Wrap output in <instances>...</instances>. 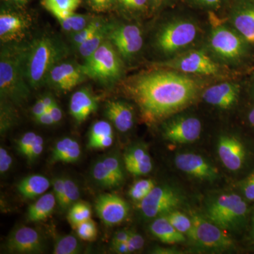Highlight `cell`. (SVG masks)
Segmentation results:
<instances>
[{
    "instance_id": "cell-1",
    "label": "cell",
    "mask_w": 254,
    "mask_h": 254,
    "mask_svg": "<svg viewBox=\"0 0 254 254\" xmlns=\"http://www.w3.org/2000/svg\"><path fill=\"white\" fill-rule=\"evenodd\" d=\"M127 90L139 107L145 123L155 124L190 105L198 94L193 78L171 71H155L128 81Z\"/></svg>"
},
{
    "instance_id": "cell-2",
    "label": "cell",
    "mask_w": 254,
    "mask_h": 254,
    "mask_svg": "<svg viewBox=\"0 0 254 254\" xmlns=\"http://www.w3.org/2000/svg\"><path fill=\"white\" fill-rule=\"evenodd\" d=\"M26 50V47H4L0 57L1 100L18 106L26 103L31 93L25 72Z\"/></svg>"
},
{
    "instance_id": "cell-3",
    "label": "cell",
    "mask_w": 254,
    "mask_h": 254,
    "mask_svg": "<svg viewBox=\"0 0 254 254\" xmlns=\"http://www.w3.org/2000/svg\"><path fill=\"white\" fill-rule=\"evenodd\" d=\"M68 55L64 43L50 36L36 38L26 47L25 55V72L31 88H39L46 83L52 68L61 63Z\"/></svg>"
},
{
    "instance_id": "cell-4",
    "label": "cell",
    "mask_w": 254,
    "mask_h": 254,
    "mask_svg": "<svg viewBox=\"0 0 254 254\" xmlns=\"http://www.w3.org/2000/svg\"><path fill=\"white\" fill-rule=\"evenodd\" d=\"M88 77L103 83L116 81L123 73V63L120 54L110 42L104 41L81 66Z\"/></svg>"
},
{
    "instance_id": "cell-5",
    "label": "cell",
    "mask_w": 254,
    "mask_h": 254,
    "mask_svg": "<svg viewBox=\"0 0 254 254\" xmlns=\"http://www.w3.org/2000/svg\"><path fill=\"white\" fill-rule=\"evenodd\" d=\"M198 26L193 21L185 18L173 20L160 28L155 44L165 55H173L194 43L198 37Z\"/></svg>"
},
{
    "instance_id": "cell-6",
    "label": "cell",
    "mask_w": 254,
    "mask_h": 254,
    "mask_svg": "<svg viewBox=\"0 0 254 254\" xmlns=\"http://www.w3.org/2000/svg\"><path fill=\"white\" fill-rule=\"evenodd\" d=\"M247 213V203L235 193L220 195L212 201L207 209L208 220L222 230L236 228L245 220Z\"/></svg>"
},
{
    "instance_id": "cell-7",
    "label": "cell",
    "mask_w": 254,
    "mask_h": 254,
    "mask_svg": "<svg viewBox=\"0 0 254 254\" xmlns=\"http://www.w3.org/2000/svg\"><path fill=\"white\" fill-rule=\"evenodd\" d=\"M191 220L192 228L187 235L196 245L213 250H226L233 247L232 239L210 220L193 215Z\"/></svg>"
},
{
    "instance_id": "cell-8",
    "label": "cell",
    "mask_w": 254,
    "mask_h": 254,
    "mask_svg": "<svg viewBox=\"0 0 254 254\" xmlns=\"http://www.w3.org/2000/svg\"><path fill=\"white\" fill-rule=\"evenodd\" d=\"M245 42L238 32L223 26L213 28L209 39L214 54L226 62L237 61L245 55Z\"/></svg>"
},
{
    "instance_id": "cell-9",
    "label": "cell",
    "mask_w": 254,
    "mask_h": 254,
    "mask_svg": "<svg viewBox=\"0 0 254 254\" xmlns=\"http://www.w3.org/2000/svg\"><path fill=\"white\" fill-rule=\"evenodd\" d=\"M180 194L171 187H155L139 202L138 207L145 219H155L173 211L181 203Z\"/></svg>"
},
{
    "instance_id": "cell-10",
    "label": "cell",
    "mask_w": 254,
    "mask_h": 254,
    "mask_svg": "<svg viewBox=\"0 0 254 254\" xmlns=\"http://www.w3.org/2000/svg\"><path fill=\"white\" fill-rule=\"evenodd\" d=\"M124 166L125 164L118 153L109 152L93 164L91 169L92 180L101 188H117L125 182Z\"/></svg>"
},
{
    "instance_id": "cell-11",
    "label": "cell",
    "mask_w": 254,
    "mask_h": 254,
    "mask_svg": "<svg viewBox=\"0 0 254 254\" xmlns=\"http://www.w3.org/2000/svg\"><path fill=\"white\" fill-rule=\"evenodd\" d=\"M107 38L125 59L134 57L143 47L141 29L135 25L112 26Z\"/></svg>"
},
{
    "instance_id": "cell-12",
    "label": "cell",
    "mask_w": 254,
    "mask_h": 254,
    "mask_svg": "<svg viewBox=\"0 0 254 254\" xmlns=\"http://www.w3.org/2000/svg\"><path fill=\"white\" fill-rule=\"evenodd\" d=\"M163 65L182 73L213 76L220 72V67L203 52L190 51L167 62Z\"/></svg>"
},
{
    "instance_id": "cell-13",
    "label": "cell",
    "mask_w": 254,
    "mask_h": 254,
    "mask_svg": "<svg viewBox=\"0 0 254 254\" xmlns=\"http://www.w3.org/2000/svg\"><path fill=\"white\" fill-rule=\"evenodd\" d=\"M201 123L193 117H180L164 125L163 135L165 139L173 143H190L200 138Z\"/></svg>"
},
{
    "instance_id": "cell-14",
    "label": "cell",
    "mask_w": 254,
    "mask_h": 254,
    "mask_svg": "<svg viewBox=\"0 0 254 254\" xmlns=\"http://www.w3.org/2000/svg\"><path fill=\"white\" fill-rule=\"evenodd\" d=\"M97 215L105 225L114 226L123 222L129 213L126 200L113 193H102L95 202Z\"/></svg>"
},
{
    "instance_id": "cell-15",
    "label": "cell",
    "mask_w": 254,
    "mask_h": 254,
    "mask_svg": "<svg viewBox=\"0 0 254 254\" xmlns=\"http://www.w3.org/2000/svg\"><path fill=\"white\" fill-rule=\"evenodd\" d=\"M8 252L16 254H41L46 250L44 240L32 227L21 226L10 234L6 242Z\"/></svg>"
},
{
    "instance_id": "cell-16",
    "label": "cell",
    "mask_w": 254,
    "mask_h": 254,
    "mask_svg": "<svg viewBox=\"0 0 254 254\" xmlns=\"http://www.w3.org/2000/svg\"><path fill=\"white\" fill-rule=\"evenodd\" d=\"M86 76L80 65L61 62L52 68L46 82L58 91L67 92L83 82Z\"/></svg>"
},
{
    "instance_id": "cell-17",
    "label": "cell",
    "mask_w": 254,
    "mask_h": 254,
    "mask_svg": "<svg viewBox=\"0 0 254 254\" xmlns=\"http://www.w3.org/2000/svg\"><path fill=\"white\" fill-rule=\"evenodd\" d=\"M31 22L24 15L3 10L0 14V40L4 44L19 43L26 38Z\"/></svg>"
},
{
    "instance_id": "cell-18",
    "label": "cell",
    "mask_w": 254,
    "mask_h": 254,
    "mask_svg": "<svg viewBox=\"0 0 254 254\" xmlns=\"http://www.w3.org/2000/svg\"><path fill=\"white\" fill-rule=\"evenodd\" d=\"M177 168L190 176L206 181H214L218 171L203 157L195 153H180L175 160Z\"/></svg>"
},
{
    "instance_id": "cell-19",
    "label": "cell",
    "mask_w": 254,
    "mask_h": 254,
    "mask_svg": "<svg viewBox=\"0 0 254 254\" xmlns=\"http://www.w3.org/2000/svg\"><path fill=\"white\" fill-rule=\"evenodd\" d=\"M231 21L246 42L254 45V0H239L232 10Z\"/></svg>"
},
{
    "instance_id": "cell-20",
    "label": "cell",
    "mask_w": 254,
    "mask_h": 254,
    "mask_svg": "<svg viewBox=\"0 0 254 254\" xmlns=\"http://www.w3.org/2000/svg\"><path fill=\"white\" fill-rule=\"evenodd\" d=\"M219 158L225 168L237 171L243 166L245 149L240 140L231 136L220 137L218 143Z\"/></svg>"
},
{
    "instance_id": "cell-21",
    "label": "cell",
    "mask_w": 254,
    "mask_h": 254,
    "mask_svg": "<svg viewBox=\"0 0 254 254\" xmlns=\"http://www.w3.org/2000/svg\"><path fill=\"white\" fill-rule=\"evenodd\" d=\"M240 89L231 83H222L207 88L203 93L205 103L226 110L232 108L238 100Z\"/></svg>"
},
{
    "instance_id": "cell-22",
    "label": "cell",
    "mask_w": 254,
    "mask_h": 254,
    "mask_svg": "<svg viewBox=\"0 0 254 254\" xmlns=\"http://www.w3.org/2000/svg\"><path fill=\"white\" fill-rule=\"evenodd\" d=\"M123 161L127 171L136 176L148 175L153 169L151 158L144 145L136 144L127 148Z\"/></svg>"
},
{
    "instance_id": "cell-23",
    "label": "cell",
    "mask_w": 254,
    "mask_h": 254,
    "mask_svg": "<svg viewBox=\"0 0 254 254\" xmlns=\"http://www.w3.org/2000/svg\"><path fill=\"white\" fill-rule=\"evenodd\" d=\"M105 115L120 132L129 131L134 123V114L129 105L120 100L107 103Z\"/></svg>"
},
{
    "instance_id": "cell-24",
    "label": "cell",
    "mask_w": 254,
    "mask_h": 254,
    "mask_svg": "<svg viewBox=\"0 0 254 254\" xmlns=\"http://www.w3.org/2000/svg\"><path fill=\"white\" fill-rule=\"evenodd\" d=\"M98 102L88 88H83L75 92L69 103L71 116L78 123H83L92 113L96 111Z\"/></svg>"
},
{
    "instance_id": "cell-25",
    "label": "cell",
    "mask_w": 254,
    "mask_h": 254,
    "mask_svg": "<svg viewBox=\"0 0 254 254\" xmlns=\"http://www.w3.org/2000/svg\"><path fill=\"white\" fill-rule=\"evenodd\" d=\"M81 150L77 141L64 137L55 143L52 150L50 163H76L81 157Z\"/></svg>"
},
{
    "instance_id": "cell-26",
    "label": "cell",
    "mask_w": 254,
    "mask_h": 254,
    "mask_svg": "<svg viewBox=\"0 0 254 254\" xmlns=\"http://www.w3.org/2000/svg\"><path fill=\"white\" fill-rule=\"evenodd\" d=\"M113 127L109 123L100 120L93 124L88 133V148L105 149L113 145Z\"/></svg>"
},
{
    "instance_id": "cell-27",
    "label": "cell",
    "mask_w": 254,
    "mask_h": 254,
    "mask_svg": "<svg viewBox=\"0 0 254 254\" xmlns=\"http://www.w3.org/2000/svg\"><path fill=\"white\" fill-rule=\"evenodd\" d=\"M51 182L41 175H32L24 177L17 185L18 193L26 199H34L41 196L49 190Z\"/></svg>"
},
{
    "instance_id": "cell-28",
    "label": "cell",
    "mask_w": 254,
    "mask_h": 254,
    "mask_svg": "<svg viewBox=\"0 0 254 254\" xmlns=\"http://www.w3.org/2000/svg\"><path fill=\"white\" fill-rule=\"evenodd\" d=\"M150 230L158 240L168 245L181 243L185 241L184 234L177 230L165 215L155 218L150 225Z\"/></svg>"
},
{
    "instance_id": "cell-29",
    "label": "cell",
    "mask_w": 254,
    "mask_h": 254,
    "mask_svg": "<svg viewBox=\"0 0 254 254\" xmlns=\"http://www.w3.org/2000/svg\"><path fill=\"white\" fill-rule=\"evenodd\" d=\"M58 204L54 192H48L40 196L28 209L27 218L31 222H40L49 218Z\"/></svg>"
},
{
    "instance_id": "cell-30",
    "label": "cell",
    "mask_w": 254,
    "mask_h": 254,
    "mask_svg": "<svg viewBox=\"0 0 254 254\" xmlns=\"http://www.w3.org/2000/svg\"><path fill=\"white\" fill-rule=\"evenodd\" d=\"M111 27L112 26L108 24L103 25L89 39L83 42L77 47L80 55L85 60L93 54L100 45L105 41V38H108V34Z\"/></svg>"
},
{
    "instance_id": "cell-31",
    "label": "cell",
    "mask_w": 254,
    "mask_h": 254,
    "mask_svg": "<svg viewBox=\"0 0 254 254\" xmlns=\"http://www.w3.org/2000/svg\"><path fill=\"white\" fill-rule=\"evenodd\" d=\"M91 205L84 201H77L68 209L67 220L73 228L91 218Z\"/></svg>"
},
{
    "instance_id": "cell-32",
    "label": "cell",
    "mask_w": 254,
    "mask_h": 254,
    "mask_svg": "<svg viewBox=\"0 0 254 254\" xmlns=\"http://www.w3.org/2000/svg\"><path fill=\"white\" fill-rule=\"evenodd\" d=\"M79 237L68 235L60 237L55 242V254H76L82 252V245Z\"/></svg>"
},
{
    "instance_id": "cell-33",
    "label": "cell",
    "mask_w": 254,
    "mask_h": 254,
    "mask_svg": "<svg viewBox=\"0 0 254 254\" xmlns=\"http://www.w3.org/2000/svg\"><path fill=\"white\" fill-rule=\"evenodd\" d=\"M80 198V190L76 182L68 177H64V191L61 203L58 205L62 211H68Z\"/></svg>"
},
{
    "instance_id": "cell-34",
    "label": "cell",
    "mask_w": 254,
    "mask_h": 254,
    "mask_svg": "<svg viewBox=\"0 0 254 254\" xmlns=\"http://www.w3.org/2000/svg\"><path fill=\"white\" fill-rule=\"evenodd\" d=\"M81 0H41V4L51 14L74 12Z\"/></svg>"
},
{
    "instance_id": "cell-35",
    "label": "cell",
    "mask_w": 254,
    "mask_h": 254,
    "mask_svg": "<svg viewBox=\"0 0 254 254\" xmlns=\"http://www.w3.org/2000/svg\"><path fill=\"white\" fill-rule=\"evenodd\" d=\"M155 187L152 180H140L135 182L128 190V195L135 201H141Z\"/></svg>"
},
{
    "instance_id": "cell-36",
    "label": "cell",
    "mask_w": 254,
    "mask_h": 254,
    "mask_svg": "<svg viewBox=\"0 0 254 254\" xmlns=\"http://www.w3.org/2000/svg\"><path fill=\"white\" fill-rule=\"evenodd\" d=\"M165 216L179 232L187 235L190 233L192 228L191 218L177 210L170 212L165 215Z\"/></svg>"
},
{
    "instance_id": "cell-37",
    "label": "cell",
    "mask_w": 254,
    "mask_h": 254,
    "mask_svg": "<svg viewBox=\"0 0 254 254\" xmlns=\"http://www.w3.org/2000/svg\"><path fill=\"white\" fill-rule=\"evenodd\" d=\"M104 24L99 20H93V21H91L86 28H83L81 31L75 33L73 38L74 46L77 48L83 42L89 39Z\"/></svg>"
},
{
    "instance_id": "cell-38",
    "label": "cell",
    "mask_w": 254,
    "mask_h": 254,
    "mask_svg": "<svg viewBox=\"0 0 254 254\" xmlns=\"http://www.w3.org/2000/svg\"><path fill=\"white\" fill-rule=\"evenodd\" d=\"M76 235L79 237L80 240L88 242L94 241L98 235L96 225L91 218L79 224L76 227Z\"/></svg>"
},
{
    "instance_id": "cell-39",
    "label": "cell",
    "mask_w": 254,
    "mask_h": 254,
    "mask_svg": "<svg viewBox=\"0 0 254 254\" xmlns=\"http://www.w3.org/2000/svg\"><path fill=\"white\" fill-rule=\"evenodd\" d=\"M13 104L1 100V133H5L12 127L15 120Z\"/></svg>"
},
{
    "instance_id": "cell-40",
    "label": "cell",
    "mask_w": 254,
    "mask_h": 254,
    "mask_svg": "<svg viewBox=\"0 0 254 254\" xmlns=\"http://www.w3.org/2000/svg\"><path fill=\"white\" fill-rule=\"evenodd\" d=\"M68 24H69L71 31L76 33L81 31L83 28H86L91 21H90L89 17L86 15L75 14L71 13L66 17Z\"/></svg>"
},
{
    "instance_id": "cell-41",
    "label": "cell",
    "mask_w": 254,
    "mask_h": 254,
    "mask_svg": "<svg viewBox=\"0 0 254 254\" xmlns=\"http://www.w3.org/2000/svg\"><path fill=\"white\" fill-rule=\"evenodd\" d=\"M37 136L38 134L33 131L25 133L16 142V147L19 153L26 157Z\"/></svg>"
},
{
    "instance_id": "cell-42",
    "label": "cell",
    "mask_w": 254,
    "mask_h": 254,
    "mask_svg": "<svg viewBox=\"0 0 254 254\" xmlns=\"http://www.w3.org/2000/svg\"><path fill=\"white\" fill-rule=\"evenodd\" d=\"M43 149H44V140H43V137L38 135L36 140L32 144L26 158L29 162L34 161L41 155Z\"/></svg>"
},
{
    "instance_id": "cell-43",
    "label": "cell",
    "mask_w": 254,
    "mask_h": 254,
    "mask_svg": "<svg viewBox=\"0 0 254 254\" xmlns=\"http://www.w3.org/2000/svg\"><path fill=\"white\" fill-rule=\"evenodd\" d=\"M123 7L128 11H143L148 6L149 0H118Z\"/></svg>"
},
{
    "instance_id": "cell-44",
    "label": "cell",
    "mask_w": 254,
    "mask_h": 254,
    "mask_svg": "<svg viewBox=\"0 0 254 254\" xmlns=\"http://www.w3.org/2000/svg\"><path fill=\"white\" fill-rule=\"evenodd\" d=\"M129 253H133L136 251L141 250L144 246V239L139 234L130 231V237L127 241Z\"/></svg>"
},
{
    "instance_id": "cell-45",
    "label": "cell",
    "mask_w": 254,
    "mask_h": 254,
    "mask_svg": "<svg viewBox=\"0 0 254 254\" xmlns=\"http://www.w3.org/2000/svg\"><path fill=\"white\" fill-rule=\"evenodd\" d=\"M13 160L11 155L4 147L0 148V173L1 175L7 173L12 165Z\"/></svg>"
},
{
    "instance_id": "cell-46",
    "label": "cell",
    "mask_w": 254,
    "mask_h": 254,
    "mask_svg": "<svg viewBox=\"0 0 254 254\" xmlns=\"http://www.w3.org/2000/svg\"><path fill=\"white\" fill-rule=\"evenodd\" d=\"M115 0H88L92 10L96 12H105L113 6Z\"/></svg>"
},
{
    "instance_id": "cell-47",
    "label": "cell",
    "mask_w": 254,
    "mask_h": 254,
    "mask_svg": "<svg viewBox=\"0 0 254 254\" xmlns=\"http://www.w3.org/2000/svg\"><path fill=\"white\" fill-rule=\"evenodd\" d=\"M228 0H190L195 6L205 9H218Z\"/></svg>"
},
{
    "instance_id": "cell-48",
    "label": "cell",
    "mask_w": 254,
    "mask_h": 254,
    "mask_svg": "<svg viewBox=\"0 0 254 254\" xmlns=\"http://www.w3.org/2000/svg\"><path fill=\"white\" fill-rule=\"evenodd\" d=\"M53 192L56 197L58 205H59L63 198L64 191V177H55L53 182Z\"/></svg>"
},
{
    "instance_id": "cell-49",
    "label": "cell",
    "mask_w": 254,
    "mask_h": 254,
    "mask_svg": "<svg viewBox=\"0 0 254 254\" xmlns=\"http://www.w3.org/2000/svg\"><path fill=\"white\" fill-rule=\"evenodd\" d=\"M242 190L247 199L254 201V172L244 182Z\"/></svg>"
},
{
    "instance_id": "cell-50",
    "label": "cell",
    "mask_w": 254,
    "mask_h": 254,
    "mask_svg": "<svg viewBox=\"0 0 254 254\" xmlns=\"http://www.w3.org/2000/svg\"><path fill=\"white\" fill-rule=\"evenodd\" d=\"M130 237V231L127 230H120L117 232L114 235L113 237V245H116V244L122 243V242H127L128 240Z\"/></svg>"
},
{
    "instance_id": "cell-51",
    "label": "cell",
    "mask_w": 254,
    "mask_h": 254,
    "mask_svg": "<svg viewBox=\"0 0 254 254\" xmlns=\"http://www.w3.org/2000/svg\"><path fill=\"white\" fill-rule=\"evenodd\" d=\"M46 112H48V110H47L46 105L43 103L41 98L35 103L33 108H32V114L36 119L41 116L43 113H46Z\"/></svg>"
},
{
    "instance_id": "cell-52",
    "label": "cell",
    "mask_w": 254,
    "mask_h": 254,
    "mask_svg": "<svg viewBox=\"0 0 254 254\" xmlns=\"http://www.w3.org/2000/svg\"><path fill=\"white\" fill-rule=\"evenodd\" d=\"M48 112L51 115L55 123H60L61 121L62 118H63V112L57 102L48 110Z\"/></svg>"
},
{
    "instance_id": "cell-53",
    "label": "cell",
    "mask_w": 254,
    "mask_h": 254,
    "mask_svg": "<svg viewBox=\"0 0 254 254\" xmlns=\"http://www.w3.org/2000/svg\"><path fill=\"white\" fill-rule=\"evenodd\" d=\"M36 120L37 123L41 124V125H47V126L55 124L54 120L48 112L43 113L41 116L36 119Z\"/></svg>"
},
{
    "instance_id": "cell-54",
    "label": "cell",
    "mask_w": 254,
    "mask_h": 254,
    "mask_svg": "<svg viewBox=\"0 0 254 254\" xmlns=\"http://www.w3.org/2000/svg\"><path fill=\"white\" fill-rule=\"evenodd\" d=\"M113 249L114 252L118 254H128L129 253L128 251V245L127 242H122V243L113 245Z\"/></svg>"
},
{
    "instance_id": "cell-55",
    "label": "cell",
    "mask_w": 254,
    "mask_h": 254,
    "mask_svg": "<svg viewBox=\"0 0 254 254\" xmlns=\"http://www.w3.org/2000/svg\"><path fill=\"white\" fill-rule=\"evenodd\" d=\"M41 100H43V103L46 105L48 111L56 103V100L50 95H44V96L42 97Z\"/></svg>"
},
{
    "instance_id": "cell-56",
    "label": "cell",
    "mask_w": 254,
    "mask_h": 254,
    "mask_svg": "<svg viewBox=\"0 0 254 254\" xmlns=\"http://www.w3.org/2000/svg\"><path fill=\"white\" fill-rule=\"evenodd\" d=\"M5 2L9 3V4L15 5V6H24L29 2L30 0H2Z\"/></svg>"
},
{
    "instance_id": "cell-57",
    "label": "cell",
    "mask_w": 254,
    "mask_h": 254,
    "mask_svg": "<svg viewBox=\"0 0 254 254\" xmlns=\"http://www.w3.org/2000/svg\"><path fill=\"white\" fill-rule=\"evenodd\" d=\"M169 1L170 0H149V3L154 6H158Z\"/></svg>"
},
{
    "instance_id": "cell-58",
    "label": "cell",
    "mask_w": 254,
    "mask_h": 254,
    "mask_svg": "<svg viewBox=\"0 0 254 254\" xmlns=\"http://www.w3.org/2000/svg\"><path fill=\"white\" fill-rule=\"evenodd\" d=\"M249 121L252 126L254 127V108L251 110L250 114H249Z\"/></svg>"
},
{
    "instance_id": "cell-59",
    "label": "cell",
    "mask_w": 254,
    "mask_h": 254,
    "mask_svg": "<svg viewBox=\"0 0 254 254\" xmlns=\"http://www.w3.org/2000/svg\"><path fill=\"white\" fill-rule=\"evenodd\" d=\"M252 232H253V237L254 239V217L253 218V224H252Z\"/></svg>"
}]
</instances>
